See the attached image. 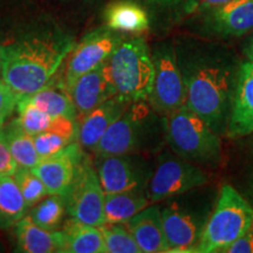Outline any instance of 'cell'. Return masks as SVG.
Returning <instances> with one entry per match:
<instances>
[{
	"label": "cell",
	"mask_w": 253,
	"mask_h": 253,
	"mask_svg": "<svg viewBox=\"0 0 253 253\" xmlns=\"http://www.w3.org/2000/svg\"><path fill=\"white\" fill-rule=\"evenodd\" d=\"M74 38L47 19L25 23L0 42L1 79L19 99L55 77L74 46Z\"/></svg>",
	"instance_id": "1"
},
{
	"label": "cell",
	"mask_w": 253,
	"mask_h": 253,
	"mask_svg": "<svg viewBox=\"0 0 253 253\" xmlns=\"http://www.w3.org/2000/svg\"><path fill=\"white\" fill-rule=\"evenodd\" d=\"M176 53L185 86V106L218 135H226L240 63L216 50Z\"/></svg>",
	"instance_id": "2"
},
{
	"label": "cell",
	"mask_w": 253,
	"mask_h": 253,
	"mask_svg": "<svg viewBox=\"0 0 253 253\" xmlns=\"http://www.w3.org/2000/svg\"><path fill=\"white\" fill-rule=\"evenodd\" d=\"M164 137L163 119L148 101L132 102L110 126L97 143L95 157L113 155L155 153L161 149Z\"/></svg>",
	"instance_id": "3"
},
{
	"label": "cell",
	"mask_w": 253,
	"mask_h": 253,
	"mask_svg": "<svg viewBox=\"0 0 253 253\" xmlns=\"http://www.w3.org/2000/svg\"><path fill=\"white\" fill-rule=\"evenodd\" d=\"M203 188L168 198L161 208L168 252H197L199 238L218 197L212 190Z\"/></svg>",
	"instance_id": "4"
},
{
	"label": "cell",
	"mask_w": 253,
	"mask_h": 253,
	"mask_svg": "<svg viewBox=\"0 0 253 253\" xmlns=\"http://www.w3.org/2000/svg\"><path fill=\"white\" fill-rule=\"evenodd\" d=\"M162 119L164 137L173 154L199 167L220 162V136L189 107L184 104Z\"/></svg>",
	"instance_id": "5"
},
{
	"label": "cell",
	"mask_w": 253,
	"mask_h": 253,
	"mask_svg": "<svg viewBox=\"0 0 253 253\" xmlns=\"http://www.w3.org/2000/svg\"><path fill=\"white\" fill-rule=\"evenodd\" d=\"M116 94L126 102L148 101L155 77L153 53L142 37L123 38L108 59Z\"/></svg>",
	"instance_id": "6"
},
{
	"label": "cell",
	"mask_w": 253,
	"mask_h": 253,
	"mask_svg": "<svg viewBox=\"0 0 253 253\" xmlns=\"http://www.w3.org/2000/svg\"><path fill=\"white\" fill-rule=\"evenodd\" d=\"M253 225V205L230 184L221 186L197 244L198 253L223 252Z\"/></svg>",
	"instance_id": "7"
},
{
	"label": "cell",
	"mask_w": 253,
	"mask_h": 253,
	"mask_svg": "<svg viewBox=\"0 0 253 253\" xmlns=\"http://www.w3.org/2000/svg\"><path fill=\"white\" fill-rule=\"evenodd\" d=\"M104 191L96 169L84 155L78 164L74 178L63 196L67 213L81 223L101 227L106 224Z\"/></svg>",
	"instance_id": "8"
},
{
	"label": "cell",
	"mask_w": 253,
	"mask_h": 253,
	"mask_svg": "<svg viewBox=\"0 0 253 253\" xmlns=\"http://www.w3.org/2000/svg\"><path fill=\"white\" fill-rule=\"evenodd\" d=\"M208 182L207 173L197 164L189 162L176 154H166L154 168L145 194L150 203H158L205 186Z\"/></svg>",
	"instance_id": "9"
},
{
	"label": "cell",
	"mask_w": 253,
	"mask_h": 253,
	"mask_svg": "<svg viewBox=\"0 0 253 253\" xmlns=\"http://www.w3.org/2000/svg\"><path fill=\"white\" fill-rule=\"evenodd\" d=\"M153 60L155 77L148 103L157 114L164 116L185 104L184 81L176 49L171 43L163 42L157 46Z\"/></svg>",
	"instance_id": "10"
},
{
	"label": "cell",
	"mask_w": 253,
	"mask_h": 253,
	"mask_svg": "<svg viewBox=\"0 0 253 253\" xmlns=\"http://www.w3.org/2000/svg\"><path fill=\"white\" fill-rule=\"evenodd\" d=\"M123 38L125 36L121 32L102 26L95 28L79 42L74 43L66 58L65 73L62 77L68 90L81 75L107 61Z\"/></svg>",
	"instance_id": "11"
},
{
	"label": "cell",
	"mask_w": 253,
	"mask_h": 253,
	"mask_svg": "<svg viewBox=\"0 0 253 253\" xmlns=\"http://www.w3.org/2000/svg\"><path fill=\"white\" fill-rule=\"evenodd\" d=\"M95 169L104 194H114L147 189L154 166L143 154H126L96 158Z\"/></svg>",
	"instance_id": "12"
},
{
	"label": "cell",
	"mask_w": 253,
	"mask_h": 253,
	"mask_svg": "<svg viewBox=\"0 0 253 253\" xmlns=\"http://www.w3.org/2000/svg\"><path fill=\"white\" fill-rule=\"evenodd\" d=\"M202 30L221 39L239 38L253 32V0H231L226 4L202 7Z\"/></svg>",
	"instance_id": "13"
},
{
	"label": "cell",
	"mask_w": 253,
	"mask_h": 253,
	"mask_svg": "<svg viewBox=\"0 0 253 253\" xmlns=\"http://www.w3.org/2000/svg\"><path fill=\"white\" fill-rule=\"evenodd\" d=\"M84 156V148L77 140L58 153L41 158L39 163L31 169L45 184L48 195H60L63 197Z\"/></svg>",
	"instance_id": "14"
},
{
	"label": "cell",
	"mask_w": 253,
	"mask_h": 253,
	"mask_svg": "<svg viewBox=\"0 0 253 253\" xmlns=\"http://www.w3.org/2000/svg\"><path fill=\"white\" fill-rule=\"evenodd\" d=\"M80 120L104 101L115 96L116 89L113 84L108 60L81 75L69 88Z\"/></svg>",
	"instance_id": "15"
},
{
	"label": "cell",
	"mask_w": 253,
	"mask_h": 253,
	"mask_svg": "<svg viewBox=\"0 0 253 253\" xmlns=\"http://www.w3.org/2000/svg\"><path fill=\"white\" fill-rule=\"evenodd\" d=\"M253 132V62L240 63L232 112L227 126L226 136L242 138Z\"/></svg>",
	"instance_id": "16"
},
{
	"label": "cell",
	"mask_w": 253,
	"mask_h": 253,
	"mask_svg": "<svg viewBox=\"0 0 253 253\" xmlns=\"http://www.w3.org/2000/svg\"><path fill=\"white\" fill-rule=\"evenodd\" d=\"M129 104L115 95L79 120L78 142L81 147L93 151L110 126L122 115Z\"/></svg>",
	"instance_id": "17"
},
{
	"label": "cell",
	"mask_w": 253,
	"mask_h": 253,
	"mask_svg": "<svg viewBox=\"0 0 253 253\" xmlns=\"http://www.w3.org/2000/svg\"><path fill=\"white\" fill-rule=\"evenodd\" d=\"M123 224L130 231L142 253L169 251L160 205H148Z\"/></svg>",
	"instance_id": "18"
},
{
	"label": "cell",
	"mask_w": 253,
	"mask_h": 253,
	"mask_svg": "<svg viewBox=\"0 0 253 253\" xmlns=\"http://www.w3.org/2000/svg\"><path fill=\"white\" fill-rule=\"evenodd\" d=\"M18 251L25 253L62 252L65 236L62 231H50L38 225L26 214L14 225Z\"/></svg>",
	"instance_id": "19"
},
{
	"label": "cell",
	"mask_w": 253,
	"mask_h": 253,
	"mask_svg": "<svg viewBox=\"0 0 253 253\" xmlns=\"http://www.w3.org/2000/svg\"><path fill=\"white\" fill-rule=\"evenodd\" d=\"M19 101H23L25 103L32 104L43 110L52 118L66 116V118L79 121L77 109H75L71 93L63 82V78L55 79L54 77L41 89L27 95Z\"/></svg>",
	"instance_id": "20"
},
{
	"label": "cell",
	"mask_w": 253,
	"mask_h": 253,
	"mask_svg": "<svg viewBox=\"0 0 253 253\" xmlns=\"http://www.w3.org/2000/svg\"><path fill=\"white\" fill-rule=\"evenodd\" d=\"M103 18L106 26L121 33H141L150 26L147 11L132 0H118L109 4Z\"/></svg>",
	"instance_id": "21"
},
{
	"label": "cell",
	"mask_w": 253,
	"mask_h": 253,
	"mask_svg": "<svg viewBox=\"0 0 253 253\" xmlns=\"http://www.w3.org/2000/svg\"><path fill=\"white\" fill-rule=\"evenodd\" d=\"M66 253H107L102 231L100 227L81 223L74 218L63 224Z\"/></svg>",
	"instance_id": "22"
},
{
	"label": "cell",
	"mask_w": 253,
	"mask_h": 253,
	"mask_svg": "<svg viewBox=\"0 0 253 253\" xmlns=\"http://www.w3.org/2000/svg\"><path fill=\"white\" fill-rule=\"evenodd\" d=\"M150 204L145 190L114 192L104 195V217L106 223L120 224L134 217Z\"/></svg>",
	"instance_id": "23"
},
{
	"label": "cell",
	"mask_w": 253,
	"mask_h": 253,
	"mask_svg": "<svg viewBox=\"0 0 253 253\" xmlns=\"http://www.w3.org/2000/svg\"><path fill=\"white\" fill-rule=\"evenodd\" d=\"M27 205L13 175L0 177V229L8 230L27 214Z\"/></svg>",
	"instance_id": "24"
},
{
	"label": "cell",
	"mask_w": 253,
	"mask_h": 253,
	"mask_svg": "<svg viewBox=\"0 0 253 253\" xmlns=\"http://www.w3.org/2000/svg\"><path fill=\"white\" fill-rule=\"evenodd\" d=\"M9 150L18 167L33 168L41 160L34 145L33 135L27 134L14 121L1 128Z\"/></svg>",
	"instance_id": "25"
},
{
	"label": "cell",
	"mask_w": 253,
	"mask_h": 253,
	"mask_svg": "<svg viewBox=\"0 0 253 253\" xmlns=\"http://www.w3.org/2000/svg\"><path fill=\"white\" fill-rule=\"evenodd\" d=\"M66 210L65 199L60 195H47L31 208L27 214L34 223L46 230L56 231L61 226Z\"/></svg>",
	"instance_id": "26"
},
{
	"label": "cell",
	"mask_w": 253,
	"mask_h": 253,
	"mask_svg": "<svg viewBox=\"0 0 253 253\" xmlns=\"http://www.w3.org/2000/svg\"><path fill=\"white\" fill-rule=\"evenodd\" d=\"M100 229L102 231L107 253H142L130 231L123 223H106Z\"/></svg>",
	"instance_id": "27"
},
{
	"label": "cell",
	"mask_w": 253,
	"mask_h": 253,
	"mask_svg": "<svg viewBox=\"0 0 253 253\" xmlns=\"http://www.w3.org/2000/svg\"><path fill=\"white\" fill-rule=\"evenodd\" d=\"M13 177L24 196L28 209L34 207L38 202L48 195L45 184L31 168L18 167L13 173Z\"/></svg>",
	"instance_id": "28"
},
{
	"label": "cell",
	"mask_w": 253,
	"mask_h": 253,
	"mask_svg": "<svg viewBox=\"0 0 253 253\" xmlns=\"http://www.w3.org/2000/svg\"><path fill=\"white\" fill-rule=\"evenodd\" d=\"M17 110L19 116L13 121L30 135H37L49 128L53 118L32 104L19 101Z\"/></svg>",
	"instance_id": "29"
},
{
	"label": "cell",
	"mask_w": 253,
	"mask_h": 253,
	"mask_svg": "<svg viewBox=\"0 0 253 253\" xmlns=\"http://www.w3.org/2000/svg\"><path fill=\"white\" fill-rule=\"evenodd\" d=\"M34 145H36L37 153L40 158L48 157L50 155L58 153L66 145L72 143L71 138L60 135L58 132L52 130H45L33 136Z\"/></svg>",
	"instance_id": "30"
},
{
	"label": "cell",
	"mask_w": 253,
	"mask_h": 253,
	"mask_svg": "<svg viewBox=\"0 0 253 253\" xmlns=\"http://www.w3.org/2000/svg\"><path fill=\"white\" fill-rule=\"evenodd\" d=\"M19 100L18 95L2 79H0V129L6 125L14 110H17Z\"/></svg>",
	"instance_id": "31"
},
{
	"label": "cell",
	"mask_w": 253,
	"mask_h": 253,
	"mask_svg": "<svg viewBox=\"0 0 253 253\" xmlns=\"http://www.w3.org/2000/svg\"><path fill=\"white\" fill-rule=\"evenodd\" d=\"M18 166L15 163L11 150L1 129H0V177L6 175H13Z\"/></svg>",
	"instance_id": "32"
},
{
	"label": "cell",
	"mask_w": 253,
	"mask_h": 253,
	"mask_svg": "<svg viewBox=\"0 0 253 253\" xmlns=\"http://www.w3.org/2000/svg\"><path fill=\"white\" fill-rule=\"evenodd\" d=\"M223 253H253V225L244 235L226 246Z\"/></svg>",
	"instance_id": "33"
},
{
	"label": "cell",
	"mask_w": 253,
	"mask_h": 253,
	"mask_svg": "<svg viewBox=\"0 0 253 253\" xmlns=\"http://www.w3.org/2000/svg\"><path fill=\"white\" fill-rule=\"evenodd\" d=\"M251 135H253V132ZM245 194L248 201L253 204V137L249 142L248 164L245 170Z\"/></svg>",
	"instance_id": "34"
},
{
	"label": "cell",
	"mask_w": 253,
	"mask_h": 253,
	"mask_svg": "<svg viewBox=\"0 0 253 253\" xmlns=\"http://www.w3.org/2000/svg\"><path fill=\"white\" fill-rule=\"evenodd\" d=\"M145 5L156 9H168L178 5L182 0H143Z\"/></svg>",
	"instance_id": "35"
},
{
	"label": "cell",
	"mask_w": 253,
	"mask_h": 253,
	"mask_svg": "<svg viewBox=\"0 0 253 253\" xmlns=\"http://www.w3.org/2000/svg\"><path fill=\"white\" fill-rule=\"evenodd\" d=\"M196 5H199L202 7H212V6H219L226 2L231 1V0H191Z\"/></svg>",
	"instance_id": "36"
},
{
	"label": "cell",
	"mask_w": 253,
	"mask_h": 253,
	"mask_svg": "<svg viewBox=\"0 0 253 253\" xmlns=\"http://www.w3.org/2000/svg\"><path fill=\"white\" fill-rule=\"evenodd\" d=\"M244 54L246 58H248L249 61L253 62V34L244 47Z\"/></svg>",
	"instance_id": "37"
},
{
	"label": "cell",
	"mask_w": 253,
	"mask_h": 253,
	"mask_svg": "<svg viewBox=\"0 0 253 253\" xmlns=\"http://www.w3.org/2000/svg\"><path fill=\"white\" fill-rule=\"evenodd\" d=\"M61 1H74V0H61Z\"/></svg>",
	"instance_id": "38"
},
{
	"label": "cell",
	"mask_w": 253,
	"mask_h": 253,
	"mask_svg": "<svg viewBox=\"0 0 253 253\" xmlns=\"http://www.w3.org/2000/svg\"><path fill=\"white\" fill-rule=\"evenodd\" d=\"M0 251H1V249H0Z\"/></svg>",
	"instance_id": "39"
}]
</instances>
